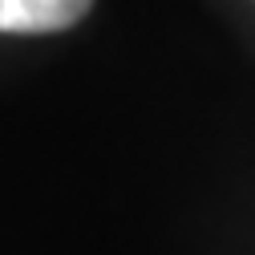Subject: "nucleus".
Returning <instances> with one entry per match:
<instances>
[{"label":"nucleus","instance_id":"nucleus-1","mask_svg":"<svg viewBox=\"0 0 255 255\" xmlns=\"http://www.w3.org/2000/svg\"><path fill=\"white\" fill-rule=\"evenodd\" d=\"M93 0H0V33H61L89 12Z\"/></svg>","mask_w":255,"mask_h":255}]
</instances>
